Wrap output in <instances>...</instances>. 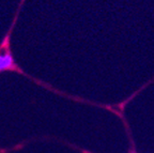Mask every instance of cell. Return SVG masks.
<instances>
[{
    "label": "cell",
    "mask_w": 154,
    "mask_h": 153,
    "mask_svg": "<svg viewBox=\"0 0 154 153\" xmlns=\"http://www.w3.org/2000/svg\"><path fill=\"white\" fill-rule=\"evenodd\" d=\"M5 71H19V67H17L9 48L2 50L0 48V73Z\"/></svg>",
    "instance_id": "6da1fadb"
}]
</instances>
